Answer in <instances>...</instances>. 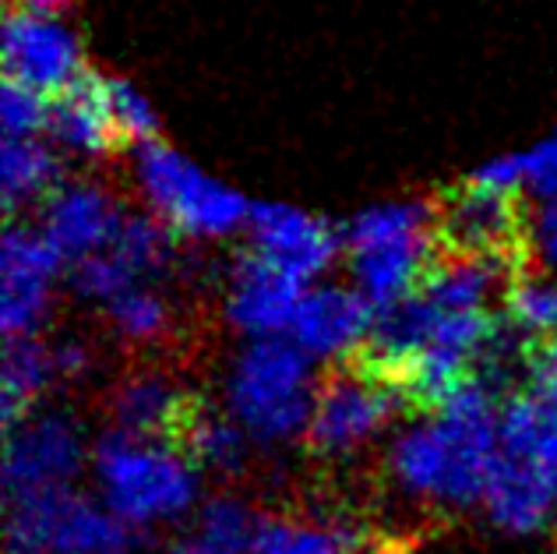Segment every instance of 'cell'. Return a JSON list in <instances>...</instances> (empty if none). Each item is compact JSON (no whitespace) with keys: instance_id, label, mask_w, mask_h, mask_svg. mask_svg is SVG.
Returning <instances> with one entry per match:
<instances>
[{"instance_id":"obj_1","label":"cell","mask_w":557,"mask_h":554,"mask_svg":"<svg viewBox=\"0 0 557 554\" xmlns=\"http://www.w3.org/2000/svg\"><path fill=\"white\" fill-rule=\"evenodd\" d=\"M502 389L469 378L428 417L403 428L388 448V473L417 502L469 508L483 502L502 452Z\"/></svg>"},{"instance_id":"obj_2","label":"cell","mask_w":557,"mask_h":554,"mask_svg":"<svg viewBox=\"0 0 557 554\" xmlns=\"http://www.w3.org/2000/svg\"><path fill=\"white\" fill-rule=\"evenodd\" d=\"M437 206L388 198L360 209L343 230V258L354 283L377 311L417 294L434 269Z\"/></svg>"},{"instance_id":"obj_3","label":"cell","mask_w":557,"mask_h":554,"mask_svg":"<svg viewBox=\"0 0 557 554\" xmlns=\"http://www.w3.org/2000/svg\"><path fill=\"white\" fill-rule=\"evenodd\" d=\"M314 360L289 340H244L226 371V414L261 448L307 439L314 399Z\"/></svg>"},{"instance_id":"obj_4","label":"cell","mask_w":557,"mask_h":554,"mask_svg":"<svg viewBox=\"0 0 557 554\" xmlns=\"http://www.w3.org/2000/svg\"><path fill=\"white\" fill-rule=\"evenodd\" d=\"M102 502L135 530L187 516L198 502V463L181 445L107 431L92 448Z\"/></svg>"},{"instance_id":"obj_5","label":"cell","mask_w":557,"mask_h":554,"mask_svg":"<svg viewBox=\"0 0 557 554\" xmlns=\"http://www.w3.org/2000/svg\"><path fill=\"white\" fill-rule=\"evenodd\" d=\"M131 181L145 212H152L181 241H226L244 233L251 220V201L237 187L212 177L190 156L159 138L131 149Z\"/></svg>"},{"instance_id":"obj_6","label":"cell","mask_w":557,"mask_h":554,"mask_svg":"<svg viewBox=\"0 0 557 554\" xmlns=\"http://www.w3.org/2000/svg\"><path fill=\"white\" fill-rule=\"evenodd\" d=\"M8 554H138L141 533L113 513L67 491H42L8 498Z\"/></svg>"},{"instance_id":"obj_7","label":"cell","mask_w":557,"mask_h":554,"mask_svg":"<svg viewBox=\"0 0 557 554\" xmlns=\"http://www.w3.org/2000/svg\"><path fill=\"white\" fill-rule=\"evenodd\" d=\"M399 403V385L360 360L354 368L329 374L325 385L318 389L311 428H307L304 442L311 456L325 463L349 459L392 424Z\"/></svg>"},{"instance_id":"obj_8","label":"cell","mask_w":557,"mask_h":554,"mask_svg":"<svg viewBox=\"0 0 557 554\" xmlns=\"http://www.w3.org/2000/svg\"><path fill=\"white\" fill-rule=\"evenodd\" d=\"M177 241V233L166 230L152 212H127L102 251L71 266L67 283L96 308L121 297L124 290L149 283L163 286L166 275H173L181 266Z\"/></svg>"},{"instance_id":"obj_9","label":"cell","mask_w":557,"mask_h":554,"mask_svg":"<svg viewBox=\"0 0 557 554\" xmlns=\"http://www.w3.org/2000/svg\"><path fill=\"white\" fill-rule=\"evenodd\" d=\"M89 463L85 428L67 410H36L8 428L4 445V498L75 488Z\"/></svg>"},{"instance_id":"obj_10","label":"cell","mask_w":557,"mask_h":554,"mask_svg":"<svg viewBox=\"0 0 557 554\" xmlns=\"http://www.w3.org/2000/svg\"><path fill=\"white\" fill-rule=\"evenodd\" d=\"M64 269L71 266L39 226L8 223L4 241H0V329H4V340L42 332L53 315Z\"/></svg>"},{"instance_id":"obj_11","label":"cell","mask_w":557,"mask_h":554,"mask_svg":"<svg viewBox=\"0 0 557 554\" xmlns=\"http://www.w3.org/2000/svg\"><path fill=\"white\" fill-rule=\"evenodd\" d=\"M0 57H4L8 82H18L42 96H57L85 75V47L78 28L61 11L47 8L22 4L8 14Z\"/></svg>"},{"instance_id":"obj_12","label":"cell","mask_w":557,"mask_h":554,"mask_svg":"<svg viewBox=\"0 0 557 554\" xmlns=\"http://www.w3.org/2000/svg\"><path fill=\"white\" fill-rule=\"evenodd\" d=\"M247 251L297 275L300 283L325 280V272L343 258V230L325 216H314L289 201H258L247 220Z\"/></svg>"},{"instance_id":"obj_13","label":"cell","mask_w":557,"mask_h":554,"mask_svg":"<svg viewBox=\"0 0 557 554\" xmlns=\"http://www.w3.org/2000/svg\"><path fill=\"white\" fill-rule=\"evenodd\" d=\"M377 308L354 283L318 280L304 290L289 340L314 364H349L368 349Z\"/></svg>"},{"instance_id":"obj_14","label":"cell","mask_w":557,"mask_h":554,"mask_svg":"<svg viewBox=\"0 0 557 554\" xmlns=\"http://www.w3.org/2000/svg\"><path fill=\"white\" fill-rule=\"evenodd\" d=\"M307 283L261 255L247 251L233 261L223 286V318L244 340H278L289 335Z\"/></svg>"},{"instance_id":"obj_15","label":"cell","mask_w":557,"mask_h":554,"mask_svg":"<svg viewBox=\"0 0 557 554\" xmlns=\"http://www.w3.org/2000/svg\"><path fill=\"white\" fill-rule=\"evenodd\" d=\"M437 237L451 247V255L508 261V251L525 241V223L511 195L466 181L437 206Z\"/></svg>"},{"instance_id":"obj_16","label":"cell","mask_w":557,"mask_h":554,"mask_svg":"<svg viewBox=\"0 0 557 554\" xmlns=\"http://www.w3.org/2000/svg\"><path fill=\"white\" fill-rule=\"evenodd\" d=\"M201 403L163 368H138L116 382L110 396L113 431L181 445Z\"/></svg>"},{"instance_id":"obj_17","label":"cell","mask_w":557,"mask_h":554,"mask_svg":"<svg viewBox=\"0 0 557 554\" xmlns=\"http://www.w3.org/2000/svg\"><path fill=\"white\" fill-rule=\"evenodd\" d=\"M251 554H399L385 533L349 513H261Z\"/></svg>"},{"instance_id":"obj_18","label":"cell","mask_w":557,"mask_h":554,"mask_svg":"<svg viewBox=\"0 0 557 554\" xmlns=\"http://www.w3.org/2000/svg\"><path fill=\"white\" fill-rule=\"evenodd\" d=\"M127 209L99 181H64L39 206V230L64 255L67 266L89 258L110 244Z\"/></svg>"},{"instance_id":"obj_19","label":"cell","mask_w":557,"mask_h":554,"mask_svg":"<svg viewBox=\"0 0 557 554\" xmlns=\"http://www.w3.org/2000/svg\"><path fill=\"white\" fill-rule=\"evenodd\" d=\"M480 505L497 530L540 533L557 516V466L502 448Z\"/></svg>"},{"instance_id":"obj_20","label":"cell","mask_w":557,"mask_h":554,"mask_svg":"<svg viewBox=\"0 0 557 554\" xmlns=\"http://www.w3.org/2000/svg\"><path fill=\"white\" fill-rule=\"evenodd\" d=\"M50 141L64 156L75 159H99L121 145L107 96V78L85 71L78 82L50 96V121H47Z\"/></svg>"},{"instance_id":"obj_21","label":"cell","mask_w":557,"mask_h":554,"mask_svg":"<svg viewBox=\"0 0 557 554\" xmlns=\"http://www.w3.org/2000/svg\"><path fill=\"white\" fill-rule=\"evenodd\" d=\"M61 382L53 360V343L39 335H22V340L4 343V368H0V410H4V428L39 410V403L50 396V389Z\"/></svg>"},{"instance_id":"obj_22","label":"cell","mask_w":557,"mask_h":554,"mask_svg":"<svg viewBox=\"0 0 557 554\" xmlns=\"http://www.w3.org/2000/svg\"><path fill=\"white\" fill-rule=\"evenodd\" d=\"M64 152L50 138H4L0 152V195L11 212L42 206L64 184Z\"/></svg>"},{"instance_id":"obj_23","label":"cell","mask_w":557,"mask_h":554,"mask_svg":"<svg viewBox=\"0 0 557 554\" xmlns=\"http://www.w3.org/2000/svg\"><path fill=\"white\" fill-rule=\"evenodd\" d=\"M261 513L251 505L233 498V494H215L201 508L195 522L170 541L166 554H251Z\"/></svg>"},{"instance_id":"obj_24","label":"cell","mask_w":557,"mask_h":554,"mask_svg":"<svg viewBox=\"0 0 557 554\" xmlns=\"http://www.w3.org/2000/svg\"><path fill=\"white\" fill-rule=\"evenodd\" d=\"M251 445L255 442L247 439V431L230 414H212L205 406L190 420L181 442V448L198 463L201 473H219V477H237L247 466V459H251Z\"/></svg>"},{"instance_id":"obj_25","label":"cell","mask_w":557,"mask_h":554,"mask_svg":"<svg viewBox=\"0 0 557 554\" xmlns=\"http://www.w3.org/2000/svg\"><path fill=\"white\" fill-rule=\"evenodd\" d=\"M102 318L113 329V335L121 343L131 346H152L159 340H166L173 329V304L163 294V286H135L124 290L121 297H113L110 304H102Z\"/></svg>"},{"instance_id":"obj_26","label":"cell","mask_w":557,"mask_h":554,"mask_svg":"<svg viewBox=\"0 0 557 554\" xmlns=\"http://www.w3.org/2000/svg\"><path fill=\"white\" fill-rule=\"evenodd\" d=\"M505 322L530 343L557 335V280L550 275H519L505 290Z\"/></svg>"},{"instance_id":"obj_27","label":"cell","mask_w":557,"mask_h":554,"mask_svg":"<svg viewBox=\"0 0 557 554\" xmlns=\"http://www.w3.org/2000/svg\"><path fill=\"white\" fill-rule=\"evenodd\" d=\"M107 96H110L113 124H116L121 141H127L131 149H135V145H145V141H156L159 113L138 85H131L127 78H107Z\"/></svg>"},{"instance_id":"obj_28","label":"cell","mask_w":557,"mask_h":554,"mask_svg":"<svg viewBox=\"0 0 557 554\" xmlns=\"http://www.w3.org/2000/svg\"><path fill=\"white\" fill-rule=\"evenodd\" d=\"M50 121V96L25 89L18 82H4L0 93V127L4 138H39L47 135Z\"/></svg>"},{"instance_id":"obj_29","label":"cell","mask_w":557,"mask_h":554,"mask_svg":"<svg viewBox=\"0 0 557 554\" xmlns=\"http://www.w3.org/2000/svg\"><path fill=\"white\" fill-rule=\"evenodd\" d=\"M522 173H525V195L536 201L557 195V131L540 138L530 149H522Z\"/></svg>"},{"instance_id":"obj_30","label":"cell","mask_w":557,"mask_h":554,"mask_svg":"<svg viewBox=\"0 0 557 554\" xmlns=\"http://www.w3.org/2000/svg\"><path fill=\"white\" fill-rule=\"evenodd\" d=\"M469 181L487 187V192H497V195H511L519 198L525 192V173H522V152H505V156H494L487 163H480L473 173H469Z\"/></svg>"},{"instance_id":"obj_31","label":"cell","mask_w":557,"mask_h":554,"mask_svg":"<svg viewBox=\"0 0 557 554\" xmlns=\"http://www.w3.org/2000/svg\"><path fill=\"white\" fill-rule=\"evenodd\" d=\"M525 241L544 266L557 269V195L536 201L533 220L525 223Z\"/></svg>"},{"instance_id":"obj_32","label":"cell","mask_w":557,"mask_h":554,"mask_svg":"<svg viewBox=\"0 0 557 554\" xmlns=\"http://www.w3.org/2000/svg\"><path fill=\"white\" fill-rule=\"evenodd\" d=\"M530 382H533V392H540L544 399L557 403V335H550V340L533 346Z\"/></svg>"},{"instance_id":"obj_33","label":"cell","mask_w":557,"mask_h":554,"mask_svg":"<svg viewBox=\"0 0 557 554\" xmlns=\"http://www.w3.org/2000/svg\"><path fill=\"white\" fill-rule=\"evenodd\" d=\"M53 360H57V374L61 382H78L92 371V349L85 346L82 340H57L53 343Z\"/></svg>"},{"instance_id":"obj_34","label":"cell","mask_w":557,"mask_h":554,"mask_svg":"<svg viewBox=\"0 0 557 554\" xmlns=\"http://www.w3.org/2000/svg\"><path fill=\"white\" fill-rule=\"evenodd\" d=\"M25 8H47V11H61L67 0H22Z\"/></svg>"}]
</instances>
